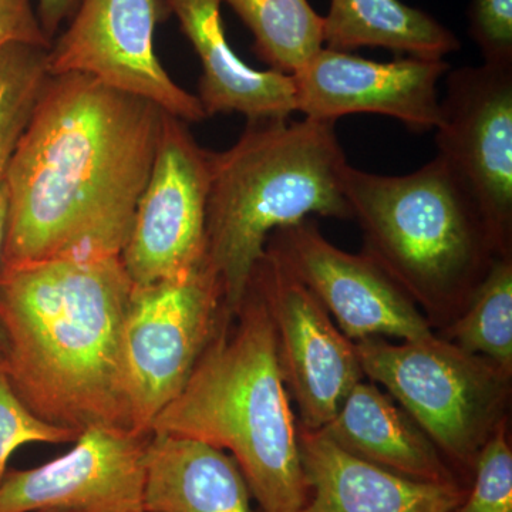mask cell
I'll list each match as a JSON object with an SVG mask.
<instances>
[{"instance_id": "obj_1", "label": "cell", "mask_w": 512, "mask_h": 512, "mask_svg": "<svg viewBox=\"0 0 512 512\" xmlns=\"http://www.w3.org/2000/svg\"><path fill=\"white\" fill-rule=\"evenodd\" d=\"M164 114L86 74L49 76L6 171L0 268L121 256Z\"/></svg>"}, {"instance_id": "obj_2", "label": "cell", "mask_w": 512, "mask_h": 512, "mask_svg": "<svg viewBox=\"0 0 512 512\" xmlns=\"http://www.w3.org/2000/svg\"><path fill=\"white\" fill-rule=\"evenodd\" d=\"M131 289L121 256L0 268L2 366L37 417L79 434L131 431L121 349Z\"/></svg>"}, {"instance_id": "obj_3", "label": "cell", "mask_w": 512, "mask_h": 512, "mask_svg": "<svg viewBox=\"0 0 512 512\" xmlns=\"http://www.w3.org/2000/svg\"><path fill=\"white\" fill-rule=\"evenodd\" d=\"M232 318L229 326V313H222L184 389L151 431L229 451L258 512H298L308 497L298 421L279 366L274 322L251 281Z\"/></svg>"}, {"instance_id": "obj_4", "label": "cell", "mask_w": 512, "mask_h": 512, "mask_svg": "<svg viewBox=\"0 0 512 512\" xmlns=\"http://www.w3.org/2000/svg\"><path fill=\"white\" fill-rule=\"evenodd\" d=\"M336 123L248 120L237 143L211 153L207 264L224 309L238 311L276 231L311 215L353 220L340 175L348 164Z\"/></svg>"}, {"instance_id": "obj_5", "label": "cell", "mask_w": 512, "mask_h": 512, "mask_svg": "<svg viewBox=\"0 0 512 512\" xmlns=\"http://www.w3.org/2000/svg\"><path fill=\"white\" fill-rule=\"evenodd\" d=\"M343 194L365 239L363 254L414 303L457 316L498 258L480 208L439 156L406 175L343 167Z\"/></svg>"}, {"instance_id": "obj_6", "label": "cell", "mask_w": 512, "mask_h": 512, "mask_svg": "<svg viewBox=\"0 0 512 512\" xmlns=\"http://www.w3.org/2000/svg\"><path fill=\"white\" fill-rule=\"evenodd\" d=\"M355 348L365 376L386 387L440 453L474 467L503 420L510 373L434 335L403 343L369 338Z\"/></svg>"}, {"instance_id": "obj_7", "label": "cell", "mask_w": 512, "mask_h": 512, "mask_svg": "<svg viewBox=\"0 0 512 512\" xmlns=\"http://www.w3.org/2000/svg\"><path fill=\"white\" fill-rule=\"evenodd\" d=\"M224 313L207 262L190 274L133 286L123 323V373L131 431L150 434L184 389Z\"/></svg>"}, {"instance_id": "obj_8", "label": "cell", "mask_w": 512, "mask_h": 512, "mask_svg": "<svg viewBox=\"0 0 512 512\" xmlns=\"http://www.w3.org/2000/svg\"><path fill=\"white\" fill-rule=\"evenodd\" d=\"M211 153L188 123L164 114L153 168L121 252L133 286L180 278L207 262Z\"/></svg>"}, {"instance_id": "obj_9", "label": "cell", "mask_w": 512, "mask_h": 512, "mask_svg": "<svg viewBox=\"0 0 512 512\" xmlns=\"http://www.w3.org/2000/svg\"><path fill=\"white\" fill-rule=\"evenodd\" d=\"M170 16L165 0H82L47 50V70L86 74L185 123H200L208 119L200 99L175 83L157 56V26Z\"/></svg>"}, {"instance_id": "obj_10", "label": "cell", "mask_w": 512, "mask_h": 512, "mask_svg": "<svg viewBox=\"0 0 512 512\" xmlns=\"http://www.w3.org/2000/svg\"><path fill=\"white\" fill-rule=\"evenodd\" d=\"M437 156L476 201L498 255L511 258L512 66H464L446 74Z\"/></svg>"}, {"instance_id": "obj_11", "label": "cell", "mask_w": 512, "mask_h": 512, "mask_svg": "<svg viewBox=\"0 0 512 512\" xmlns=\"http://www.w3.org/2000/svg\"><path fill=\"white\" fill-rule=\"evenodd\" d=\"M251 282L274 322L279 366L301 414L298 424L303 429H323L365 376L355 343L272 252L265 249Z\"/></svg>"}, {"instance_id": "obj_12", "label": "cell", "mask_w": 512, "mask_h": 512, "mask_svg": "<svg viewBox=\"0 0 512 512\" xmlns=\"http://www.w3.org/2000/svg\"><path fill=\"white\" fill-rule=\"evenodd\" d=\"M266 251L278 256L322 303L349 340L431 338L429 322L390 276L365 254L335 247L308 218L268 239Z\"/></svg>"}, {"instance_id": "obj_13", "label": "cell", "mask_w": 512, "mask_h": 512, "mask_svg": "<svg viewBox=\"0 0 512 512\" xmlns=\"http://www.w3.org/2000/svg\"><path fill=\"white\" fill-rule=\"evenodd\" d=\"M444 59L404 56L375 62L322 47L292 74L296 111L305 119L336 123L352 114H380L414 133L437 127Z\"/></svg>"}, {"instance_id": "obj_14", "label": "cell", "mask_w": 512, "mask_h": 512, "mask_svg": "<svg viewBox=\"0 0 512 512\" xmlns=\"http://www.w3.org/2000/svg\"><path fill=\"white\" fill-rule=\"evenodd\" d=\"M150 434L93 426L64 456L6 471L0 512H144Z\"/></svg>"}, {"instance_id": "obj_15", "label": "cell", "mask_w": 512, "mask_h": 512, "mask_svg": "<svg viewBox=\"0 0 512 512\" xmlns=\"http://www.w3.org/2000/svg\"><path fill=\"white\" fill-rule=\"evenodd\" d=\"M299 453L308 497L298 512H450L468 490L392 473L352 456L322 431L298 424Z\"/></svg>"}, {"instance_id": "obj_16", "label": "cell", "mask_w": 512, "mask_h": 512, "mask_svg": "<svg viewBox=\"0 0 512 512\" xmlns=\"http://www.w3.org/2000/svg\"><path fill=\"white\" fill-rule=\"evenodd\" d=\"M200 59L198 99L207 117L241 114L248 120L291 119L296 111L292 77L249 66L225 35L222 0H165Z\"/></svg>"}, {"instance_id": "obj_17", "label": "cell", "mask_w": 512, "mask_h": 512, "mask_svg": "<svg viewBox=\"0 0 512 512\" xmlns=\"http://www.w3.org/2000/svg\"><path fill=\"white\" fill-rule=\"evenodd\" d=\"M144 467V512H254L237 461L220 448L151 431Z\"/></svg>"}, {"instance_id": "obj_18", "label": "cell", "mask_w": 512, "mask_h": 512, "mask_svg": "<svg viewBox=\"0 0 512 512\" xmlns=\"http://www.w3.org/2000/svg\"><path fill=\"white\" fill-rule=\"evenodd\" d=\"M319 431L352 456L400 476L429 483L457 481L429 436L376 384L357 383Z\"/></svg>"}, {"instance_id": "obj_19", "label": "cell", "mask_w": 512, "mask_h": 512, "mask_svg": "<svg viewBox=\"0 0 512 512\" xmlns=\"http://www.w3.org/2000/svg\"><path fill=\"white\" fill-rule=\"evenodd\" d=\"M323 46L349 53L382 47L429 59H444L461 47L439 20L400 0H330L323 16Z\"/></svg>"}, {"instance_id": "obj_20", "label": "cell", "mask_w": 512, "mask_h": 512, "mask_svg": "<svg viewBox=\"0 0 512 512\" xmlns=\"http://www.w3.org/2000/svg\"><path fill=\"white\" fill-rule=\"evenodd\" d=\"M254 37L255 55L269 70L298 72L323 46V16L308 0H222Z\"/></svg>"}, {"instance_id": "obj_21", "label": "cell", "mask_w": 512, "mask_h": 512, "mask_svg": "<svg viewBox=\"0 0 512 512\" xmlns=\"http://www.w3.org/2000/svg\"><path fill=\"white\" fill-rule=\"evenodd\" d=\"M448 335L454 345L512 370V261L498 256Z\"/></svg>"}, {"instance_id": "obj_22", "label": "cell", "mask_w": 512, "mask_h": 512, "mask_svg": "<svg viewBox=\"0 0 512 512\" xmlns=\"http://www.w3.org/2000/svg\"><path fill=\"white\" fill-rule=\"evenodd\" d=\"M47 50L26 43L0 50V183L49 79Z\"/></svg>"}, {"instance_id": "obj_23", "label": "cell", "mask_w": 512, "mask_h": 512, "mask_svg": "<svg viewBox=\"0 0 512 512\" xmlns=\"http://www.w3.org/2000/svg\"><path fill=\"white\" fill-rule=\"evenodd\" d=\"M474 468L473 490L450 512H512V451L505 420L481 448Z\"/></svg>"}, {"instance_id": "obj_24", "label": "cell", "mask_w": 512, "mask_h": 512, "mask_svg": "<svg viewBox=\"0 0 512 512\" xmlns=\"http://www.w3.org/2000/svg\"><path fill=\"white\" fill-rule=\"evenodd\" d=\"M76 431L46 423L37 417L13 390L0 363V483L13 451L30 443H74Z\"/></svg>"}, {"instance_id": "obj_25", "label": "cell", "mask_w": 512, "mask_h": 512, "mask_svg": "<svg viewBox=\"0 0 512 512\" xmlns=\"http://www.w3.org/2000/svg\"><path fill=\"white\" fill-rule=\"evenodd\" d=\"M468 23L484 63L512 66V0H471Z\"/></svg>"}, {"instance_id": "obj_26", "label": "cell", "mask_w": 512, "mask_h": 512, "mask_svg": "<svg viewBox=\"0 0 512 512\" xmlns=\"http://www.w3.org/2000/svg\"><path fill=\"white\" fill-rule=\"evenodd\" d=\"M10 43L52 45L40 26L35 0H0V50Z\"/></svg>"}, {"instance_id": "obj_27", "label": "cell", "mask_w": 512, "mask_h": 512, "mask_svg": "<svg viewBox=\"0 0 512 512\" xmlns=\"http://www.w3.org/2000/svg\"><path fill=\"white\" fill-rule=\"evenodd\" d=\"M82 0H35L37 18L50 42L69 23Z\"/></svg>"}, {"instance_id": "obj_28", "label": "cell", "mask_w": 512, "mask_h": 512, "mask_svg": "<svg viewBox=\"0 0 512 512\" xmlns=\"http://www.w3.org/2000/svg\"><path fill=\"white\" fill-rule=\"evenodd\" d=\"M6 221H8V190L3 180L0 183V261H2L3 241H5ZM3 353H5V340L0 328V363H3Z\"/></svg>"}]
</instances>
